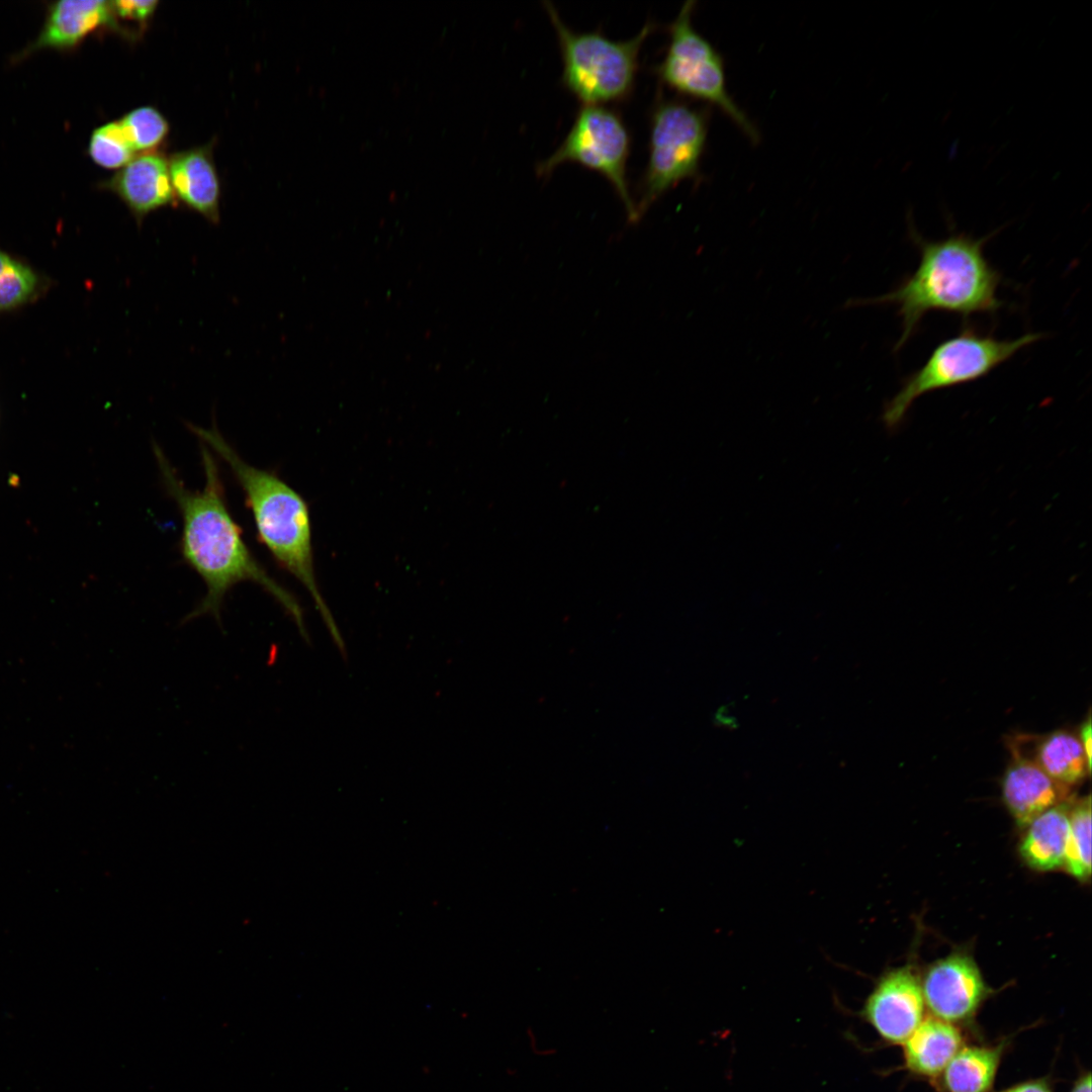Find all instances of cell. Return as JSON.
<instances>
[{
	"label": "cell",
	"mask_w": 1092,
	"mask_h": 1092,
	"mask_svg": "<svg viewBox=\"0 0 1092 1092\" xmlns=\"http://www.w3.org/2000/svg\"><path fill=\"white\" fill-rule=\"evenodd\" d=\"M997 1092H1055L1050 1077L1026 1080Z\"/></svg>",
	"instance_id": "cb8c5ba5"
},
{
	"label": "cell",
	"mask_w": 1092,
	"mask_h": 1092,
	"mask_svg": "<svg viewBox=\"0 0 1092 1092\" xmlns=\"http://www.w3.org/2000/svg\"><path fill=\"white\" fill-rule=\"evenodd\" d=\"M908 230L920 253L916 270L886 294L847 303L896 305L902 324L896 351L908 342L929 311L952 312L967 318L976 313H994L1002 305L997 296L1001 275L984 255V246L993 235L974 239L961 233L928 241L915 230L910 214Z\"/></svg>",
	"instance_id": "7a4b0ae2"
},
{
	"label": "cell",
	"mask_w": 1092,
	"mask_h": 1092,
	"mask_svg": "<svg viewBox=\"0 0 1092 1092\" xmlns=\"http://www.w3.org/2000/svg\"><path fill=\"white\" fill-rule=\"evenodd\" d=\"M708 134V116L679 100H663L651 114L649 155L636 200L638 219L666 191L696 179Z\"/></svg>",
	"instance_id": "8992f818"
},
{
	"label": "cell",
	"mask_w": 1092,
	"mask_h": 1092,
	"mask_svg": "<svg viewBox=\"0 0 1092 1092\" xmlns=\"http://www.w3.org/2000/svg\"><path fill=\"white\" fill-rule=\"evenodd\" d=\"M920 979L907 966L884 973L860 1010L862 1019L888 1044H902L924 1019Z\"/></svg>",
	"instance_id": "30bf717a"
},
{
	"label": "cell",
	"mask_w": 1092,
	"mask_h": 1092,
	"mask_svg": "<svg viewBox=\"0 0 1092 1092\" xmlns=\"http://www.w3.org/2000/svg\"><path fill=\"white\" fill-rule=\"evenodd\" d=\"M1070 1092H1091V1073L1082 1072L1073 1083Z\"/></svg>",
	"instance_id": "484cf974"
},
{
	"label": "cell",
	"mask_w": 1092,
	"mask_h": 1092,
	"mask_svg": "<svg viewBox=\"0 0 1092 1092\" xmlns=\"http://www.w3.org/2000/svg\"><path fill=\"white\" fill-rule=\"evenodd\" d=\"M1028 748L1017 738L1010 740L1009 748L1016 750L1033 760L1048 776L1055 781L1074 786L1090 775L1089 765L1079 737L1068 730L1052 733L1021 735Z\"/></svg>",
	"instance_id": "2e32d148"
},
{
	"label": "cell",
	"mask_w": 1092,
	"mask_h": 1092,
	"mask_svg": "<svg viewBox=\"0 0 1092 1092\" xmlns=\"http://www.w3.org/2000/svg\"><path fill=\"white\" fill-rule=\"evenodd\" d=\"M102 187L118 196L138 222L175 201L169 162L155 151L135 155Z\"/></svg>",
	"instance_id": "8fae6325"
},
{
	"label": "cell",
	"mask_w": 1092,
	"mask_h": 1092,
	"mask_svg": "<svg viewBox=\"0 0 1092 1092\" xmlns=\"http://www.w3.org/2000/svg\"><path fill=\"white\" fill-rule=\"evenodd\" d=\"M1072 802H1062L1030 821L1019 844V853L1031 869L1048 872L1064 866Z\"/></svg>",
	"instance_id": "ac0fdd59"
},
{
	"label": "cell",
	"mask_w": 1092,
	"mask_h": 1092,
	"mask_svg": "<svg viewBox=\"0 0 1092 1092\" xmlns=\"http://www.w3.org/2000/svg\"><path fill=\"white\" fill-rule=\"evenodd\" d=\"M1091 718L1090 715H1088L1087 719L1080 726L1078 737L1089 765H1091Z\"/></svg>",
	"instance_id": "d4e9b609"
},
{
	"label": "cell",
	"mask_w": 1092,
	"mask_h": 1092,
	"mask_svg": "<svg viewBox=\"0 0 1092 1092\" xmlns=\"http://www.w3.org/2000/svg\"><path fill=\"white\" fill-rule=\"evenodd\" d=\"M902 1045L904 1068L932 1082L965 1045V1037L959 1026L927 1016Z\"/></svg>",
	"instance_id": "9a60e30c"
},
{
	"label": "cell",
	"mask_w": 1092,
	"mask_h": 1092,
	"mask_svg": "<svg viewBox=\"0 0 1092 1092\" xmlns=\"http://www.w3.org/2000/svg\"><path fill=\"white\" fill-rule=\"evenodd\" d=\"M187 428L229 465L242 488L253 517L258 540L276 563L294 576L309 593L336 646L344 654L345 642L326 604L313 563L311 523L304 498L274 471L245 461L213 424Z\"/></svg>",
	"instance_id": "3957f363"
},
{
	"label": "cell",
	"mask_w": 1092,
	"mask_h": 1092,
	"mask_svg": "<svg viewBox=\"0 0 1092 1092\" xmlns=\"http://www.w3.org/2000/svg\"><path fill=\"white\" fill-rule=\"evenodd\" d=\"M116 18L135 21L145 24L155 13L158 1H111Z\"/></svg>",
	"instance_id": "603a6c76"
},
{
	"label": "cell",
	"mask_w": 1092,
	"mask_h": 1092,
	"mask_svg": "<svg viewBox=\"0 0 1092 1092\" xmlns=\"http://www.w3.org/2000/svg\"><path fill=\"white\" fill-rule=\"evenodd\" d=\"M1065 870L1079 882L1091 876V799L1076 800L1070 809V828L1065 853Z\"/></svg>",
	"instance_id": "d6986e66"
},
{
	"label": "cell",
	"mask_w": 1092,
	"mask_h": 1092,
	"mask_svg": "<svg viewBox=\"0 0 1092 1092\" xmlns=\"http://www.w3.org/2000/svg\"><path fill=\"white\" fill-rule=\"evenodd\" d=\"M168 162L175 197L189 209L217 223L220 183L210 147L175 153Z\"/></svg>",
	"instance_id": "5bb4252c"
},
{
	"label": "cell",
	"mask_w": 1092,
	"mask_h": 1092,
	"mask_svg": "<svg viewBox=\"0 0 1092 1092\" xmlns=\"http://www.w3.org/2000/svg\"><path fill=\"white\" fill-rule=\"evenodd\" d=\"M695 5L692 0L685 2L669 25V42L656 73L670 89L718 107L756 142V127L727 90L721 55L693 25Z\"/></svg>",
	"instance_id": "52a82bcc"
},
{
	"label": "cell",
	"mask_w": 1092,
	"mask_h": 1092,
	"mask_svg": "<svg viewBox=\"0 0 1092 1092\" xmlns=\"http://www.w3.org/2000/svg\"><path fill=\"white\" fill-rule=\"evenodd\" d=\"M1041 338L1040 333H1028L1013 340H999L970 329L939 343L887 402L882 415L884 425L888 430L896 429L918 397L983 378Z\"/></svg>",
	"instance_id": "5b68a950"
},
{
	"label": "cell",
	"mask_w": 1092,
	"mask_h": 1092,
	"mask_svg": "<svg viewBox=\"0 0 1092 1092\" xmlns=\"http://www.w3.org/2000/svg\"><path fill=\"white\" fill-rule=\"evenodd\" d=\"M88 154L94 163L105 169H120L135 156L117 120L93 130Z\"/></svg>",
	"instance_id": "44dd1931"
},
{
	"label": "cell",
	"mask_w": 1092,
	"mask_h": 1092,
	"mask_svg": "<svg viewBox=\"0 0 1092 1092\" xmlns=\"http://www.w3.org/2000/svg\"><path fill=\"white\" fill-rule=\"evenodd\" d=\"M134 153L154 151L167 138L169 123L155 107L132 109L117 120Z\"/></svg>",
	"instance_id": "ffe728a7"
},
{
	"label": "cell",
	"mask_w": 1092,
	"mask_h": 1092,
	"mask_svg": "<svg viewBox=\"0 0 1092 1092\" xmlns=\"http://www.w3.org/2000/svg\"><path fill=\"white\" fill-rule=\"evenodd\" d=\"M1009 1040L965 1044L931 1082L936 1092H991Z\"/></svg>",
	"instance_id": "e0dca14e"
},
{
	"label": "cell",
	"mask_w": 1092,
	"mask_h": 1092,
	"mask_svg": "<svg viewBox=\"0 0 1092 1092\" xmlns=\"http://www.w3.org/2000/svg\"><path fill=\"white\" fill-rule=\"evenodd\" d=\"M201 445L205 482L199 490L185 486L163 450L157 444L153 447L164 485L181 514V555L206 587L203 599L182 623L207 615L221 626L226 594L238 583L251 581L281 605L301 637L308 641L302 608L296 598L266 571L248 547L243 531L229 509L217 462L208 447Z\"/></svg>",
	"instance_id": "6da1fadb"
},
{
	"label": "cell",
	"mask_w": 1092,
	"mask_h": 1092,
	"mask_svg": "<svg viewBox=\"0 0 1092 1092\" xmlns=\"http://www.w3.org/2000/svg\"><path fill=\"white\" fill-rule=\"evenodd\" d=\"M37 282L35 273L28 266L0 250V311L29 300Z\"/></svg>",
	"instance_id": "7402d4cb"
},
{
	"label": "cell",
	"mask_w": 1092,
	"mask_h": 1092,
	"mask_svg": "<svg viewBox=\"0 0 1092 1092\" xmlns=\"http://www.w3.org/2000/svg\"><path fill=\"white\" fill-rule=\"evenodd\" d=\"M1010 749L1002 779V799L1016 824L1024 828L1048 809L1069 800L1070 787L1048 776L1033 760Z\"/></svg>",
	"instance_id": "4fadbf2b"
},
{
	"label": "cell",
	"mask_w": 1092,
	"mask_h": 1092,
	"mask_svg": "<svg viewBox=\"0 0 1092 1092\" xmlns=\"http://www.w3.org/2000/svg\"><path fill=\"white\" fill-rule=\"evenodd\" d=\"M924 1004L934 1016L970 1026L991 994L974 959L952 952L931 964L920 980Z\"/></svg>",
	"instance_id": "9c48e42d"
},
{
	"label": "cell",
	"mask_w": 1092,
	"mask_h": 1092,
	"mask_svg": "<svg viewBox=\"0 0 1092 1092\" xmlns=\"http://www.w3.org/2000/svg\"><path fill=\"white\" fill-rule=\"evenodd\" d=\"M101 27L118 28L111 1L53 2L48 7L37 37L19 57L24 58L40 50H72Z\"/></svg>",
	"instance_id": "7c38bea8"
},
{
	"label": "cell",
	"mask_w": 1092,
	"mask_h": 1092,
	"mask_svg": "<svg viewBox=\"0 0 1092 1092\" xmlns=\"http://www.w3.org/2000/svg\"><path fill=\"white\" fill-rule=\"evenodd\" d=\"M630 135L621 116L605 105H582L560 146L536 167L539 177L564 163L579 164L602 174L622 201L630 222H637L627 181Z\"/></svg>",
	"instance_id": "ba28073f"
},
{
	"label": "cell",
	"mask_w": 1092,
	"mask_h": 1092,
	"mask_svg": "<svg viewBox=\"0 0 1092 1092\" xmlns=\"http://www.w3.org/2000/svg\"><path fill=\"white\" fill-rule=\"evenodd\" d=\"M544 6L557 35L564 87L583 105H605L627 98L634 88L641 48L654 30V23L647 22L630 39L613 40L599 31H574L550 2H544Z\"/></svg>",
	"instance_id": "277c9868"
}]
</instances>
